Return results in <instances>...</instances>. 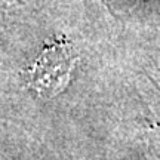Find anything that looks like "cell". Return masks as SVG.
Masks as SVG:
<instances>
[{
    "label": "cell",
    "mask_w": 160,
    "mask_h": 160,
    "mask_svg": "<svg viewBox=\"0 0 160 160\" xmlns=\"http://www.w3.org/2000/svg\"><path fill=\"white\" fill-rule=\"evenodd\" d=\"M73 48L67 43L48 46L30 71V86L43 97H52L68 83L73 70Z\"/></svg>",
    "instance_id": "obj_1"
}]
</instances>
